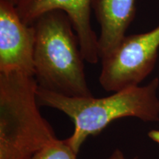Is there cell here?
Listing matches in <instances>:
<instances>
[{"mask_svg": "<svg viewBox=\"0 0 159 159\" xmlns=\"http://www.w3.org/2000/svg\"><path fill=\"white\" fill-rule=\"evenodd\" d=\"M159 78L145 85L130 87L113 92L102 98L72 97L44 90L38 86L40 106L56 109L74 123V131L66 139L78 154L86 139L97 136L116 119L134 117L145 122H159Z\"/></svg>", "mask_w": 159, "mask_h": 159, "instance_id": "1", "label": "cell"}, {"mask_svg": "<svg viewBox=\"0 0 159 159\" xmlns=\"http://www.w3.org/2000/svg\"><path fill=\"white\" fill-rule=\"evenodd\" d=\"M33 25L38 86L66 97H93L87 83L78 38L68 15L58 10L47 12Z\"/></svg>", "mask_w": 159, "mask_h": 159, "instance_id": "2", "label": "cell"}, {"mask_svg": "<svg viewBox=\"0 0 159 159\" xmlns=\"http://www.w3.org/2000/svg\"><path fill=\"white\" fill-rule=\"evenodd\" d=\"M33 75L0 72V159H31L57 138L41 115Z\"/></svg>", "mask_w": 159, "mask_h": 159, "instance_id": "3", "label": "cell"}, {"mask_svg": "<svg viewBox=\"0 0 159 159\" xmlns=\"http://www.w3.org/2000/svg\"><path fill=\"white\" fill-rule=\"evenodd\" d=\"M159 49V25L152 30L125 35L114 50L101 58L99 81L109 92L138 86L153 70Z\"/></svg>", "mask_w": 159, "mask_h": 159, "instance_id": "4", "label": "cell"}, {"mask_svg": "<svg viewBox=\"0 0 159 159\" xmlns=\"http://www.w3.org/2000/svg\"><path fill=\"white\" fill-rule=\"evenodd\" d=\"M35 30L21 21L15 5L0 0V72L33 75Z\"/></svg>", "mask_w": 159, "mask_h": 159, "instance_id": "5", "label": "cell"}, {"mask_svg": "<svg viewBox=\"0 0 159 159\" xmlns=\"http://www.w3.org/2000/svg\"><path fill=\"white\" fill-rule=\"evenodd\" d=\"M15 6L21 21L28 25L47 12H65L72 23L85 62L96 64L100 60L98 37L91 23V0H16Z\"/></svg>", "mask_w": 159, "mask_h": 159, "instance_id": "6", "label": "cell"}, {"mask_svg": "<svg viewBox=\"0 0 159 159\" xmlns=\"http://www.w3.org/2000/svg\"><path fill=\"white\" fill-rule=\"evenodd\" d=\"M91 9L100 25V60L113 51L126 35L136 14V0H91Z\"/></svg>", "mask_w": 159, "mask_h": 159, "instance_id": "7", "label": "cell"}, {"mask_svg": "<svg viewBox=\"0 0 159 159\" xmlns=\"http://www.w3.org/2000/svg\"><path fill=\"white\" fill-rule=\"evenodd\" d=\"M77 156L66 139H57L39 150L31 159H77Z\"/></svg>", "mask_w": 159, "mask_h": 159, "instance_id": "8", "label": "cell"}, {"mask_svg": "<svg viewBox=\"0 0 159 159\" xmlns=\"http://www.w3.org/2000/svg\"><path fill=\"white\" fill-rule=\"evenodd\" d=\"M108 159H136V158H128L125 157L122 150L116 149L111 153Z\"/></svg>", "mask_w": 159, "mask_h": 159, "instance_id": "9", "label": "cell"}, {"mask_svg": "<svg viewBox=\"0 0 159 159\" xmlns=\"http://www.w3.org/2000/svg\"><path fill=\"white\" fill-rule=\"evenodd\" d=\"M148 136L154 141L155 142L159 144V130H152L148 133Z\"/></svg>", "mask_w": 159, "mask_h": 159, "instance_id": "10", "label": "cell"}, {"mask_svg": "<svg viewBox=\"0 0 159 159\" xmlns=\"http://www.w3.org/2000/svg\"><path fill=\"white\" fill-rule=\"evenodd\" d=\"M8 1L11 2L12 3H13V4H14V5H16V0H8Z\"/></svg>", "mask_w": 159, "mask_h": 159, "instance_id": "11", "label": "cell"}]
</instances>
